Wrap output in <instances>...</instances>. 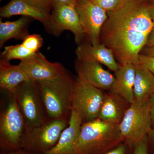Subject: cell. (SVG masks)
Returning a JSON list of instances; mask_svg holds the SVG:
<instances>
[{
    "label": "cell",
    "mask_w": 154,
    "mask_h": 154,
    "mask_svg": "<svg viewBox=\"0 0 154 154\" xmlns=\"http://www.w3.org/2000/svg\"><path fill=\"white\" fill-rule=\"evenodd\" d=\"M150 105V112L152 122L154 123V93L152 94L149 98Z\"/></svg>",
    "instance_id": "cell-30"
},
{
    "label": "cell",
    "mask_w": 154,
    "mask_h": 154,
    "mask_svg": "<svg viewBox=\"0 0 154 154\" xmlns=\"http://www.w3.org/2000/svg\"><path fill=\"white\" fill-rule=\"evenodd\" d=\"M75 81L66 70L54 79L36 82L49 119L69 121Z\"/></svg>",
    "instance_id": "cell-2"
},
{
    "label": "cell",
    "mask_w": 154,
    "mask_h": 154,
    "mask_svg": "<svg viewBox=\"0 0 154 154\" xmlns=\"http://www.w3.org/2000/svg\"><path fill=\"white\" fill-rule=\"evenodd\" d=\"M22 41L25 47L35 53L39 51L43 44V38L38 34H28Z\"/></svg>",
    "instance_id": "cell-22"
},
{
    "label": "cell",
    "mask_w": 154,
    "mask_h": 154,
    "mask_svg": "<svg viewBox=\"0 0 154 154\" xmlns=\"http://www.w3.org/2000/svg\"><path fill=\"white\" fill-rule=\"evenodd\" d=\"M1 100L0 149L11 151L22 148V137L26 128L24 119L14 94L2 90Z\"/></svg>",
    "instance_id": "cell-4"
},
{
    "label": "cell",
    "mask_w": 154,
    "mask_h": 154,
    "mask_svg": "<svg viewBox=\"0 0 154 154\" xmlns=\"http://www.w3.org/2000/svg\"><path fill=\"white\" fill-rule=\"evenodd\" d=\"M75 54L77 60L96 62L114 72L117 71L120 66L112 50L102 43L92 45L90 42H83L78 45Z\"/></svg>",
    "instance_id": "cell-12"
},
{
    "label": "cell",
    "mask_w": 154,
    "mask_h": 154,
    "mask_svg": "<svg viewBox=\"0 0 154 154\" xmlns=\"http://www.w3.org/2000/svg\"><path fill=\"white\" fill-rule=\"evenodd\" d=\"M0 154H36L28 151V150L23 148L19 149L16 150L11 151H1Z\"/></svg>",
    "instance_id": "cell-29"
},
{
    "label": "cell",
    "mask_w": 154,
    "mask_h": 154,
    "mask_svg": "<svg viewBox=\"0 0 154 154\" xmlns=\"http://www.w3.org/2000/svg\"><path fill=\"white\" fill-rule=\"evenodd\" d=\"M149 11L151 17L154 22V4L149 5Z\"/></svg>",
    "instance_id": "cell-33"
},
{
    "label": "cell",
    "mask_w": 154,
    "mask_h": 154,
    "mask_svg": "<svg viewBox=\"0 0 154 154\" xmlns=\"http://www.w3.org/2000/svg\"><path fill=\"white\" fill-rule=\"evenodd\" d=\"M77 0H52V8L64 5H75Z\"/></svg>",
    "instance_id": "cell-28"
},
{
    "label": "cell",
    "mask_w": 154,
    "mask_h": 154,
    "mask_svg": "<svg viewBox=\"0 0 154 154\" xmlns=\"http://www.w3.org/2000/svg\"><path fill=\"white\" fill-rule=\"evenodd\" d=\"M75 67L77 74L82 75L96 88L105 90H110L112 88L115 77L103 68L99 63L77 59Z\"/></svg>",
    "instance_id": "cell-13"
},
{
    "label": "cell",
    "mask_w": 154,
    "mask_h": 154,
    "mask_svg": "<svg viewBox=\"0 0 154 154\" xmlns=\"http://www.w3.org/2000/svg\"><path fill=\"white\" fill-rule=\"evenodd\" d=\"M123 141L119 125L97 118L82 124L77 154H105Z\"/></svg>",
    "instance_id": "cell-3"
},
{
    "label": "cell",
    "mask_w": 154,
    "mask_h": 154,
    "mask_svg": "<svg viewBox=\"0 0 154 154\" xmlns=\"http://www.w3.org/2000/svg\"><path fill=\"white\" fill-rule=\"evenodd\" d=\"M139 66L148 70L154 75V56L140 54Z\"/></svg>",
    "instance_id": "cell-25"
},
{
    "label": "cell",
    "mask_w": 154,
    "mask_h": 154,
    "mask_svg": "<svg viewBox=\"0 0 154 154\" xmlns=\"http://www.w3.org/2000/svg\"><path fill=\"white\" fill-rule=\"evenodd\" d=\"M133 154H149L147 135L144 137L134 145Z\"/></svg>",
    "instance_id": "cell-24"
},
{
    "label": "cell",
    "mask_w": 154,
    "mask_h": 154,
    "mask_svg": "<svg viewBox=\"0 0 154 154\" xmlns=\"http://www.w3.org/2000/svg\"><path fill=\"white\" fill-rule=\"evenodd\" d=\"M69 121L49 119L31 130L25 131L22 148L36 154H44L56 145Z\"/></svg>",
    "instance_id": "cell-7"
},
{
    "label": "cell",
    "mask_w": 154,
    "mask_h": 154,
    "mask_svg": "<svg viewBox=\"0 0 154 154\" xmlns=\"http://www.w3.org/2000/svg\"><path fill=\"white\" fill-rule=\"evenodd\" d=\"M75 5H64L53 8L50 34L58 36L65 30H69L73 33L76 43L79 45L84 42L86 36Z\"/></svg>",
    "instance_id": "cell-10"
},
{
    "label": "cell",
    "mask_w": 154,
    "mask_h": 154,
    "mask_svg": "<svg viewBox=\"0 0 154 154\" xmlns=\"http://www.w3.org/2000/svg\"><path fill=\"white\" fill-rule=\"evenodd\" d=\"M144 1H146V2H154V0H144Z\"/></svg>",
    "instance_id": "cell-35"
},
{
    "label": "cell",
    "mask_w": 154,
    "mask_h": 154,
    "mask_svg": "<svg viewBox=\"0 0 154 154\" xmlns=\"http://www.w3.org/2000/svg\"><path fill=\"white\" fill-rule=\"evenodd\" d=\"M140 54L154 56V46H151V47L145 46L143 49L142 50Z\"/></svg>",
    "instance_id": "cell-31"
},
{
    "label": "cell",
    "mask_w": 154,
    "mask_h": 154,
    "mask_svg": "<svg viewBox=\"0 0 154 154\" xmlns=\"http://www.w3.org/2000/svg\"><path fill=\"white\" fill-rule=\"evenodd\" d=\"M75 6L89 42L92 45L100 44L101 30L108 17L107 12L91 0H77Z\"/></svg>",
    "instance_id": "cell-9"
},
{
    "label": "cell",
    "mask_w": 154,
    "mask_h": 154,
    "mask_svg": "<svg viewBox=\"0 0 154 154\" xmlns=\"http://www.w3.org/2000/svg\"><path fill=\"white\" fill-rule=\"evenodd\" d=\"M30 80L18 65H13L9 61L0 60V87L1 90L13 93L20 84Z\"/></svg>",
    "instance_id": "cell-18"
},
{
    "label": "cell",
    "mask_w": 154,
    "mask_h": 154,
    "mask_svg": "<svg viewBox=\"0 0 154 154\" xmlns=\"http://www.w3.org/2000/svg\"><path fill=\"white\" fill-rule=\"evenodd\" d=\"M2 1H3V0H0V1H1V2H2Z\"/></svg>",
    "instance_id": "cell-36"
},
{
    "label": "cell",
    "mask_w": 154,
    "mask_h": 154,
    "mask_svg": "<svg viewBox=\"0 0 154 154\" xmlns=\"http://www.w3.org/2000/svg\"><path fill=\"white\" fill-rule=\"evenodd\" d=\"M12 93L24 119L26 131L49 119L36 81L22 83Z\"/></svg>",
    "instance_id": "cell-5"
},
{
    "label": "cell",
    "mask_w": 154,
    "mask_h": 154,
    "mask_svg": "<svg viewBox=\"0 0 154 154\" xmlns=\"http://www.w3.org/2000/svg\"><path fill=\"white\" fill-rule=\"evenodd\" d=\"M153 46H154V27L149 34L146 45V46L147 47H151Z\"/></svg>",
    "instance_id": "cell-32"
},
{
    "label": "cell",
    "mask_w": 154,
    "mask_h": 154,
    "mask_svg": "<svg viewBox=\"0 0 154 154\" xmlns=\"http://www.w3.org/2000/svg\"><path fill=\"white\" fill-rule=\"evenodd\" d=\"M104 97L101 90L90 84L82 75L77 74L72 110L79 114L83 123L98 118Z\"/></svg>",
    "instance_id": "cell-8"
},
{
    "label": "cell",
    "mask_w": 154,
    "mask_h": 154,
    "mask_svg": "<svg viewBox=\"0 0 154 154\" xmlns=\"http://www.w3.org/2000/svg\"><path fill=\"white\" fill-rule=\"evenodd\" d=\"M30 80L38 81L52 79L62 74L66 69L59 63L49 61L39 51L18 65Z\"/></svg>",
    "instance_id": "cell-11"
},
{
    "label": "cell",
    "mask_w": 154,
    "mask_h": 154,
    "mask_svg": "<svg viewBox=\"0 0 154 154\" xmlns=\"http://www.w3.org/2000/svg\"><path fill=\"white\" fill-rule=\"evenodd\" d=\"M35 53L22 44L10 45L5 47L1 53V59L9 61L14 59L20 60L22 61L28 59Z\"/></svg>",
    "instance_id": "cell-21"
},
{
    "label": "cell",
    "mask_w": 154,
    "mask_h": 154,
    "mask_svg": "<svg viewBox=\"0 0 154 154\" xmlns=\"http://www.w3.org/2000/svg\"><path fill=\"white\" fill-rule=\"evenodd\" d=\"M133 146L123 141L105 154H133Z\"/></svg>",
    "instance_id": "cell-27"
},
{
    "label": "cell",
    "mask_w": 154,
    "mask_h": 154,
    "mask_svg": "<svg viewBox=\"0 0 154 154\" xmlns=\"http://www.w3.org/2000/svg\"><path fill=\"white\" fill-rule=\"evenodd\" d=\"M154 93V75L148 70L136 66L134 94L135 100L145 101Z\"/></svg>",
    "instance_id": "cell-20"
},
{
    "label": "cell",
    "mask_w": 154,
    "mask_h": 154,
    "mask_svg": "<svg viewBox=\"0 0 154 154\" xmlns=\"http://www.w3.org/2000/svg\"><path fill=\"white\" fill-rule=\"evenodd\" d=\"M147 2L121 0L102 27L100 43L112 50L119 65L139 66V55L154 27Z\"/></svg>",
    "instance_id": "cell-1"
},
{
    "label": "cell",
    "mask_w": 154,
    "mask_h": 154,
    "mask_svg": "<svg viewBox=\"0 0 154 154\" xmlns=\"http://www.w3.org/2000/svg\"><path fill=\"white\" fill-rule=\"evenodd\" d=\"M82 121L72 110L68 126L63 131L56 145L44 154H77V147Z\"/></svg>",
    "instance_id": "cell-14"
},
{
    "label": "cell",
    "mask_w": 154,
    "mask_h": 154,
    "mask_svg": "<svg viewBox=\"0 0 154 154\" xmlns=\"http://www.w3.org/2000/svg\"><path fill=\"white\" fill-rule=\"evenodd\" d=\"M148 134L149 135V137L152 141V143H154V129H152Z\"/></svg>",
    "instance_id": "cell-34"
},
{
    "label": "cell",
    "mask_w": 154,
    "mask_h": 154,
    "mask_svg": "<svg viewBox=\"0 0 154 154\" xmlns=\"http://www.w3.org/2000/svg\"><path fill=\"white\" fill-rule=\"evenodd\" d=\"M34 19L28 17H22L16 21H2L0 19V48L11 38L22 40L28 35L29 25Z\"/></svg>",
    "instance_id": "cell-19"
},
{
    "label": "cell",
    "mask_w": 154,
    "mask_h": 154,
    "mask_svg": "<svg viewBox=\"0 0 154 154\" xmlns=\"http://www.w3.org/2000/svg\"></svg>",
    "instance_id": "cell-37"
},
{
    "label": "cell",
    "mask_w": 154,
    "mask_h": 154,
    "mask_svg": "<svg viewBox=\"0 0 154 154\" xmlns=\"http://www.w3.org/2000/svg\"><path fill=\"white\" fill-rule=\"evenodd\" d=\"M18 15L37 20L42 24L46 31L50 34L51 15L31 5L25 0H11L0 9L1 18H10Z\"/></svg>",
    "instance_id": "cell-15"
},
{
    "label": "cell",
    "mask_w": 154,
    "mask_h": 154,
    "mask_svg": "<svg viewBox=\"0 0 154 154\" xmlns=\"http://www.w3.org/2000/svg\"><path fill=\"white\" fill-rule=\"evenodd\" d=\"M33 7L51 15L52 10V0H25Z\"/></svg>",
    "instance_id": "cell-23"
},
{
    "label": "cell",
    "mask_w": 154,
    "mask_h": 154,
    "mask_svg": "<svg viewBox=\"0 0 154 154\" xmlns=\"http://www.w3.org/2000/svg\"><path fill=\"white\" fill-rule=\"evenodd\" d=\"M109 14L116 8L121 0H91Z\"/></svg>",
    "instance_id": "cell-26"
},
{
    "label": "cell",
    "mask_w": 154,
    "mask_h": 154,
    "mask_svg": "<svg viewBox=\"0 0 154 154\" xmlns=\"http://www.w3.org/2000/svg\"><path fill=\"white\" fill-rule=\"evenodd\" d=\"M149 99L130 104L119 124V131L124 142L133 146L147 135L152 130Z\"/></svg>",
    "instance_id": "cell-6"
},
{
    "label": "cell",
    "mask_w": 154,
    "mask_h": 154,
    "mask_svg": "<svg viewBox=\"0 0 154 154\" xmlns=\"http://www.w3.org/2000/svg\"><path fill=\"white\" fill-rule=\"evenodd\" d=\"M135 67L131 64L120 65L115 72V80L110 90L111 93L120 96L130 104L135 100L134 86Z\"/></svg>",
    "instance_id": "cell-16"
},
{
    "label": "cell",
    "mask_w": 154,
    "mask_h": 154,
    "mask_svg": "<svg viewBox=\"0 0 154 154\" xmlns=\"http://www.w3.org/2000/svg\"><path fill=\"white\" fill-rule=\"evenodd\" d=\"M124 101L123 98L112 93L105 95L98 118L108 123L119 124L128 108H125Z\"/></svg>",
    "instance_id": "cell-17"
}]
</instances>
